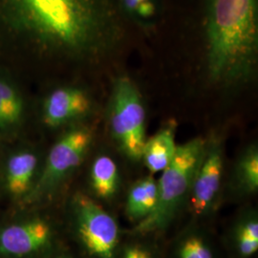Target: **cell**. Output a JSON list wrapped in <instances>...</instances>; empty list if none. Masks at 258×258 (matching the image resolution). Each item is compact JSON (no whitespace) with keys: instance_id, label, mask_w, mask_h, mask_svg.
Returning <instances> with one entry per match:
<instances>
[{"instance_id":"6da1fadb","label":"cell","mask_w":258,"mask_h":258,"mask_svg":"<svg viewBox=\"0 0 258 258\" xmlns=\"http://www.w3.org/2000/svg\"><path fill=\"white\" fill-rule=\"evenodd\" d=\"M118 0H0V69L16 77L88 64L123 33Z\"/></svg>"},{"instance_id":"7a4b0ae2","label":"cell","mask_w":258,"mask_h":258,"mask_svg":"<svg viewBox=\"0 0 258 258\" xmlns=\"http://www.w3.org/2000/svg\"><path fill=\"white\" fill-rule=\"evenodd\" d=\"M205 24L212 81H248L257 63L258 0H206Z\"/></svg>"},{"instance_id":"3957f363","label":"cell","mask_w":258,"mask_h":258,"mask_svg":"<svg viewBox=\"0 0 258 258\" xmlns=\"http://www.w3.org/2000/svg\"><path fill=\"white\" fill-rule=\"evenodd\" d=\"M207 144L195 138L178 146L169 165L163 170L158 186L157 203L153 211L142 219L135 231L147 233L166 228L191 188L194 177L202 162Z\"/></svg>"},{"instance_id":"277c9868","label":"cell","mask_w":258,"mask_h":258,"mask_svg":"<svg viewBox=\"0 0 258 258\" xmlns=\"http://www.w3.org/2000/svg\"><path fill=\"white\" fill-rule=\"evenodd\" d=\"M112 135L131 160L142 159L146 139V110L138 87L127 77L116 80L111 97Z\"/></svg>"},{"instance_id":"5b68a950","label":"cell","mask_w":258,"mask_h":258,"mask_svg":"<svg viewBox=\"0 0 258 258\" xmlns=\"http://www.w3.org/2000/svg\"><path fill=\"white\" fill-rule=\"evenodd\" d=\"M92 140V131L87 127L79 126L67 131L50 150L45 166L35 185L34 196L38 197L50 191L80 166Z\"/></svg>"},{"instance_id":"8992f818","label":"cell","mask_w":258,"mask_h":258,"mask_svg":"<svg viewBox=\"0 0 258 258\" xmlns=\"http://www.w3.org/2000/svg\"><path fill=\"white\" fill-rule=\"evenodd\" d=\"M78 230L88 251L99 258H112L119 242V228L114 218L88 196L75 198Z\"/></svg>"},{"instance_id":"52a82bcc","label":"cell","mask_w":258,"mask_h":258,"mask_svg":"<svg viewBox=\"0 0 258 258\" xmlns=\"http://www.w3.org/2000/svg\"><path fill=\"white\" fill-rule=\"evenodd\" d=\"M91 108L87 93L75 86L55 88L46 97L42 105V121L56 128L86 115Z\"/></svg>"},{"instance_id":"ba28073f","label":"cell","mask_w":258,"mask_h":258,"mask_svg":"<svg viewBox=\"0 0 258 258\" xmlns=\"http://www.w3.org/2000/svg\"><path fill=\"white\" fill-rule=\"evenodd\" d=\"M223 171V153L217 142L206 148L202 162L191 185V208L195 214L206 212L219 190Z\"/></svg>"},{"instance_id":"9c48e42d","label":"cell","mask_w":258,"mask_h":258,"mask_svg":"<svg viewBox=\"0 0 258 258\" xmlns=\"http://www.w3.org/2000/svg\"><path fill=\"white\" fill-rule=\"evenodd\" d=\"M29 120V103L14 76L0 69V138L16 136Z\"/></svg>"},{"instance_id":"30bf717a","label":"cell","mask_w":258,"mask_h":258,"mask_svg":"<svg viewBox=\"0 0 258 258\" xmlns=\"http://www.w3.org/2000/svg\"><path fill=\"white\" fill-rule=\"evenodd\" d=\"M51 232L46 223L32 221L0 231V254L25 255L44 247Z\"/></svg>"},{"instance_id":"8fae6325","label":"cell","mask_w":258,"mask_h":258,"mask_svg":"<svg viewBox=\"0 0 258 258\" xmlns=\"http://www.w3.org/2000/svg\"><path fill=\"white\" fill-rule=\"evenodd\" d=\"M177 146L172 126L161 129L145 143L142 159L151 173L163 171L173 159Z\"/></svg>"},{"instance_id":"7c38bea8","label":"cell","mask_w":258,"mask_h":258,"mask_svg":"<svg viewBox=\"0 0 258 258\" xmlns=\"http://www.w3.org/2000/svg\"><path fill=\"white\" fill-rule=\"evenodd\" d=\"M37 157L31 151H20L11 157L6 167V184L16 196L25 194L35 176Z\"/></svg>"},{"instance_id":"4fadbf2b","label":"cell","mask_w":258,"mask_h":258,"mask_svg":"<svg viewBox=\"0 0 258 258\" xmlns=\"http://www.w3.org/2000/svg\"><path fill=\"white\" fill-rule=\"evenodd\" d=\"M157 197V182L152 177L139 181L129 191L126 204L127 215L133 220L144 219L155 208Z\"/></svg>"},{"instance_id":"5bb4252c","label":"cell","mask_w":258,"mask_h":258,"mask_svg":"<svg viewBox=\"0 0 258 258\" xmlns=\"http://www.w3.org/2000/svg\"><path fill=\"white\" fill-rule=\"evenodd\" d=\"M91 184L96 194L107 199L117 191L119 184V172L115 162L110 157L99 156L91 168Z\"/></svg>"},{"instance_id":"9a60e30c","label":"cell","mask_w":258,"mask_h":258,"mask_svg":"<svg viewBox=\"0 0 258 258\" xmlns=\"http://www.w3.org/2000/svg\"><path fill=\"white\" fill-rule=\"evenodd\" d=\"M124 18L140 26H150L159 13V0H118Z\"/></svg>"},{"instance_id":"2e32d148","label":"cell","mask_w":258,"mask_h":258,"mask_svg":"<svg viewBox=\"0 0 258 258\" xmlns=\"http://www.w3.org/2000/svg\"><path fill=\"white\" fill-rule=\"evenodd\" d=\"M238 179L245 190L254 192L258 188V151L252 147L248 149L240 160L238 166Z\"/></svg>"},{"instance_id":"e0dca14e","label":"cell","mask_w":258,"mask_h":258,"mask_svg":"<svg viewBox=\"0 0 258 258\" xmlns=\"http://www.w3.org/2000/svg\"><path fill=\"white\" fill-rule=\"evenodd\" d=\"M240 254L244 257L253 255L258 250V223L256 220L244 223L236 233Z\"/></svg>"},{"instance_id":"ac0fdd59","label":"cell","mask_w":258,"mask_h":258,"mask_svg":"<svg viewBox=\"0 0 258 258\" xmlns=\"http://www.w3.org/2000/svg\"><path fill=\"white\" fill-rule=\"evenodd\" d=\"M180 258H213L210 248L198 236H190L182 244Z\"/></svg>"},{"instance_id":"d6986e66","label":"cell","mask_w":258,"mask_h":258,"mask_svg":"<svg viewBox=\"0 0 258 258\" xmlns=\"http://www.w3.org/2000/svg\"><path fill=\"white\" fill-rule=\"evenodd\" d=\"M123 258H151L147 250L138 247H132L126 249Z\"/></svg>"}]
</instances>
